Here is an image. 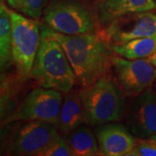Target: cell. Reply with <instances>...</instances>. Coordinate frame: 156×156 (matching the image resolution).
Wrapping results in <instances>:
<instances>
[{
    "label": "cell",
    "instance_id": "cell-2",
    "mask_svg": "<svg viewBox=\"0 0 156 156\" xmlns=\"http://www.w3.org/2000/svg\"><path fill=\"white\" fill-rule=\"evenodd\" d=\"M41 42L34 62L31 77L40 87L69 92L76 77L61 44L54 38L44 23L40 24Z\"/></svg>",
    "mask_w": 156,
    "mask_h": 156
},
{
    "label": "cell",
    "instance_id": "cell-19",
    "mask_svg": "<svg viewBox=\"0 0 156 156\" xmlns=\"http://www.w3.org/2000/svg\"><path fill=\"white\" fill-rule=\"evenodd\" d=\"M73 152L66 140L59 137L56 142L44 153V156H72Z\"/></svg>",
    "mask_w": 156,
    "mask_h": 156
},
{
    "label": "cell",
    "instance_id": "cell-21",
    "mask_svg": "<svg viewBox=\"0 0 156 156\" xmlns=\"http://www.w3.org/2000/svg\"><path fill=\"white\" fill-rule=\"evenodd\" d=\"M148 58L150 59L151 62L154 64V68L156 69V50H155V52H154L152 56H149Z\"/></svg>",
    "mask_w": 156,
    "mask_h": 156
},
{
    "label": "cell",
    "instance_id": "cell-14",
    "mask_svg": "<svg viewBox=\"0 0 156 156\" xmlns=\"http://www.w3.org/2000/svg\"><path fill=\"white\" fill-rule=\"evenodd\" d=\"M74 156L101 155L95 134L87 126H80L65 137Z\"/></svg>",
    "mask_w": 156,
    "mask_h": 156
},
{
    "label": "cell",
    "instance_id": "cell-17",
    "mask_svg": "<svg viewBox=\"0 0 156 156\" xmlns=\"http://www.w3.org/2000/svg\"><path fill=\"white\" fill-rule=\"evenodd\" d=\"M49 0H23L20 11L25 16L37 20L42 17Z\"/></svg>",
    "mask_w": 156,
    "mask_h": 156
},
{
    "label": "cell",
    "instance_id": "cell-8",
    "mask_svg": "<svg viewBox=\"0 0 156 156\" xmlns=\"http://www.w3.org/2000/svg\"><path fill=\"white\" fill-rule=\"evenodd\" d=\"M112 68L116 81L128 96H136L153 86L156 79V69L150 59L130 60L114 55Z\"/></svg>",
    "mask_w": 156,
    "mask_h": 156
},
{
    "label": "cell",
    "instance_id": "cell-5",
    "mask_svg": "<svg viewBox=\"0 0 156 156\" xmlns=\"http://www.w3.org/2000/svg\"><path fill=\"white\" fill-rule=\"evenodd\" d=\"M12 22V62L19 77L25 81L31 77L34 62L41 42V30L37 20L11 10Z\"/></svg>",
    "mask_w": 156,
    "mask_h": 156
},
{
    "label": "cell",
    "instance_id": "cell-16",
    "mask_svg": "<svg viewBox=\"0 0 156 156\" xmlns=\"http://www.w3.org/2000/svg\"><path fill=\"white\" fill-rule=\"evenodd\" d=\"M12 22L11 9L1 0L0 4V64L1 69L12 62Z\"/></svg>",
    "mask_w": 156,
    "mask_h": 156
},
{
    "label": "cell",
    "instance_id": "cell-12",
    "mask_svg": "<svg viewBox=\"0 0 156 156\" xmlns=\"http://www.w3.org/2000/svg\"><path fill=\"white\" fill-rule=\"evenodd\" d=\"M100 27L105 29L117 18L156 9L154 0H91Z\"/></svg>",
    "mask_w": 156,
    "mask_h": 156
},
{
    "label": "cell",
    "instance_id": "cell-11",
    "mask_svg": "<svg viewBox=\"0 0 156 156\" xmlns=\"http://www.w3.org/2000/svg\"><path fill=\"white\" fill-rule=\"evenodd\" d=\"M95 134L101 155H127L136 144L130 130L116 122L96 126Z\"/></svg>",
    "mask_w": 156,
    "mask_h": 156
},
{
    "label": "cell",
    "instance_id": "cell-10",
    "mask_svg": "<svg viewBox=\"0 0 156 156\" xmlns=\"http://www.w3.org/2000/svg\"><path fill=\"white\" fill-rule=\"evenodd\" d=\"M128 124L138 139L156 135V92L152 87L134 96L128 106Z\"/></svg>",
    "mask_w": 156,
    "mask_h": 156
},
{
    "label": "cell",
    "instance_id": "cell-20",
    "mask_svg": "<svg viewBox=\"0 0 156 156\" xmlns=\"http://www.w3.org/2000/svg\"><path fill=\"white\" fill-rule=\"evenodd\" d=\"M5 1L8 4V5L14 10H18L20 11L22 8L23 0H5Z\"/></svg>",
    "mask_w": 156,
    "mask_h": 156
},
{
    "label": "cell",
    "instance_id": "cell-1",
    "mask_svg": "<svg viewBox=\"0 0 156 156\" xmlns=\"http://www.w3.org/2000/svg\"><path fill=\"white\" fill-rule=\"evenodd\" d=\"M48 28L50 35L62 47L75 72L76 83L81 87L109 74L114 55L102 30L69 36Z\"/></svg>",
    "mask_w": 156,
    "mask_h": 156
},
{
    "label": "cell",
    "instance_id": "cell-4",
    "mask_svg": "<svg viewBox=\"0 0 156 156\" xmlns=\"http://www.w3.org/2000/svg\"><path fill=\"white\" fill-rule=\"evenodd\" d=\"M42 17L48 27L64 35L95 33L100 28L93 10L82 0H49Z\"/></svg>",
    "mask_w": 156,
    "mask_h": 156
},
{
    "label": "cell",
    "instance_id": "cell-13",
    "mask_svg": "<svg viewBox=\"0 0 156 156\" xmlns=\"http://www.w3.org/2000/svg\"><path fill=\"white\" fill-rule=\"evenodd\" d=\"M85 123V112L80 90L71 89L65 93L56 127L58 131L69 133Z\"/></svg>",
    "mask_w": 156,
    "mask_h": 156
},
{
    "label": "cell",
    "instance_id": "cell-3",
    "mask_svg": "<svg viewBox=\"0 0 156 156\" xmlns=\"http://www.w3.org/2000/svg\"><path fill=\"white\" fill-rule=\"evenodd\" d=\"M80 95L85 112V124L98 126L119 122L127 113L125 93L108 74L82 87Z\"/></svg>",
    "mask_w": 156,
    "mask_h": 156
},
{
    "label": "cell",
    "instance_id": "cell-24",
    "mask_svg": "<svg viewBox=\"0 0 156 156\" xmlns=\"http://www.w3.org/2000/svg\"><path fill=\"white\" fill-rule=\"evenodd\" d=\"M154 3H155V6H156V0H154Z\"/></svg>",
    "mask_w": 156,
    "mask_h": 156
},
{
    "label": "cell",
    "instance_id": "cell-15",
    "mask_svg": "<svg viewBox=\"0 0 156 156\" xmlns=\"http://www.w3.org/2000/svg\"><path fill=\"white\" fill-rule=\"evenodd\" d=\"M114 54L130 60L147 58L156 50V37L130 40L121 44H110Z\"/></svg>",
    "mask_w": 156,
    "mask_h": 156
},
{
    "label": "cell",
    "instance_id": "cell-22",
    "mask_svg": "<svg viewBox=\"0 0 156 156\" xmlns=\"http://www.w3.org/2000/svg\"><path fill=\"white\" fill-rule=\"evenodd\" d=\"M152 88L154 89V91L156 92V79H155V81L154 82V83H153V86H152Z\"/></svg>",
    "mask_w": 156,
    "mask_h": 156
},
{
    "label": "cell",
    "instance_id": "cell-18",
    "mask_svg": "<svg viewBox=\"0 0 156 156\" xmlns=\"http://www.w3.org/2000/svg\"><path fill=\"white\" fill-rule=\"evenodd\" d=\"M127 156H156V141L152 138L138 139Z\"/></svg>",
    "mask_w": 156,
    "mask_h": 156
},
{
    "label": "cell",
    "instance_id": "cell-23",
    "mask_svg": "<svg viewBox=\"0 0 156 156\" xmlns=\"http://www.w3.org/2000/svg\"><path fill=\"white\" fill-rule=\"evenodd\" d=\"M151 138L154 140H155V141H156V135H154V136H152Z\"/></svg>",
    "mask_w": 156,
    "mask_h": 156
},
{
    "label": "cell",
    "instance_id": "cell-7",
    "mask_svg": "<svg viewBox=\"0 0 156 156\" xmlns=\"http://www.w3.org/2000/svg\"><path fill=\"white\" fill-rule=\"evenodd\" d=\"M60 137L55 124L44 121H24L14 133L10 151L13 155L44 156Z\"/></svg>",
    "mask_w": 156,
    "mask_h": 156
},
{
    "label": "cell",
    "instance_id": "cell-9",
    "mask_svg": "<svg viewBox=\"0 0 156 156\" xmlns=\"http://www.w3.org/2000/svg\"><path fill=\"white\" fill-rule=\"evenodd\" d=\"M102 32L110 44L156 37V13L152 11L128 14L117 18Z\"/></svg>",
    "mask_w": 156,
    "mask_h": 156
},
{
    "label": "cell",
    "instance_id": "cell-6",
    "mask_svg": "<svg viewBox=\"0 0 156 156\" xmlns=\"http://www.w3.org/2000/svg\"><path fill=\"white\" fill-rule=\"evenodd\" d=\"M62 93L43 87L33 89L22 103L6 118L4 124L37 120L56 126L63 101Z\"/></svg>",
    "mask_w": 156,
    "mask_h": 156
}]
</instances>
